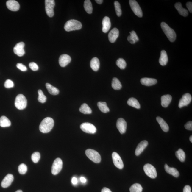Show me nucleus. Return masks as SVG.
Here are the masks:
<instances>
[{
	"mask_svg": "<svg viewBox=\"0 0 192 192\" xmlns=\"http://www.w3.org/2000/svg\"><path fill=\"white\" fill-rule=\"evenodd\" d=\"M101 192H112V191L108 188L104 187L102 189Z\"/></svg>",
	"mask_w": 192,
	"mask_h": 192,
	"instance_id": "obj_50",
	"label": "nucleus"
},
{
	"mask_svg": "<svg viewBox=\"0 0 192 192\" xmlns=\"http://www.w3.org/2000/svg\"><path fill=\"white\" fill-rule=\"evenodd\" d=\"M119 32L118 29L114 28L111 30L108 35L109 41L111 43H114L116 41L117 38L118 37Z\"/></svg>",
	"mask_w": 192,
	"mask_h": 192,
	"instance_id": "obj_19",
	"label": "nucleus"
},
{
	"mask_svg": "<svg viewBox=\"0 0 192 192\" xmlns=\"http://www.w3.org/2000/svg\"><path fill=\"white\" fill-rule=\"evenodd\" d=\"M192 100V96L189 93L183 95L182 98L179 100V107L180 108L189 105Z\"/></svg>",
	"mask_w": 192,
	"mask_h": 192,
	"instance_id": "obj_11",
	"label": "nucleus"
},
{
	"mask_svg": "<svg viewBox=\"0 0 192 192\" xmlns=\"http://www.w3.org/2000/svg\"><path fill=\"white\" fill-rule=\"evenodd\" d=\"M190 141L191 143H192V136H191L190 137Z\"/></svg>",
	"mask_w": 192,
	"mask_h": 192,
	"instance_id": "obj_54",
	"label": "nucleus"
},
{
	"mask_svg": "<svg viewBox=\"0 0 192 192\" xmlns=\"http://www.w3.org/2000/svg\"><path fill=\"white\" fill-rule=\"evenodd\" d=\"M114 6L116 14L118 17L121 16L122 14V10L121 5L119 3L118 1H115L114 2Z\"/></svg>",
	"mask_w": 192,
	"mask_h": 192,
	"instance_id": "obj_39",
	"label": "nucleus"
},
{
	"mask_svg": "<svg viewBox=\"0 0 192 192\" xmlns=\"http://www.w3.org/2000/svg\"><path fill=\"white\" fill-rule=\"evenodd\" d=\"M122 86L121 83L118 78H114L112 82V87L116 90H118L121 88Z\"/></svg>",
	"mask_w": 192,
	"mask_h": 192,
	"instance_id": "obj_35",
	"label": "nucleus"
},
{
	"mask_svg": "<svg viewBox=\"0 0 192 192\" xmlns=\"http://www.w3.org/2000/svg\"><path fill=\"white\" fill-rule=\"evenodd\" d=\"M84 8L85 11L89 14H91L93 12V7L91 2L89 0H86L84 2Z\"/></svg>",
	"mask_w": 192,
	"mask_h": 192,
	"instance_id": "obj_33",
	"label": "nucleus"
},
{
	"mask_svg": "<svg viewBox=\"0 0 192 192\" xmlns=\"http://www.w3.org/2000/svg\"><path fill=\"white\" fill-rule=\"evenodd\" d=\"M116 127L118 131L121 134H124L126 132L127 129V123L123 118H118L117 120Z\"/></svg>",
	"mask_w": 192,
	"mask_h": 192,
	"instance_id": "obj_14",
	"label": "nucleus"
},
{
	"mask_svg": "<svg viewBox=\"0 0 192 192\" xmlns=\"http://www.w3.org/2000/svg\"><path fill=\"white\" fill-rule=\"evenodd\" d=\"M143 188L139 184L136 183L132 185L129 189L130 192H142Z\"/></svg>",
	"mask_w": 192,
	"mask_h": 192,
	"instance_id": "obj_36",
	"label": "nucleus"
},
{
	"mask_svg": "<svg viewBox=\"0 0 192 192\" xmlns=\"http://www.w3.org/2000/svg\"><path fill=\"white\" fill-rule=\"evenodd\" d=\"M7 8L12 11H17L19 10L20 5L18 1L14 0H9L6 3Z\"/></svg>",
	"mask_w": 192,
	"mask_h": 192,
	"instance_id": "obj_15",
	"label": "nucleus"
},
{
	"mask_svg": "<svg viewBox=\"0 0 192 192\" xmlns=\"http://www.w3.org/2000/svg\"><path fill=\"white\" fill-rule=\"evenodd\" d=\"M95 1L98 4H101L103 2V1H102V0H96Z\"/></svg>",
	"mask_w": 192,
	"mask_h": 192,
	"instance_id": "obj_53",
	"label": "nucleus"
},
{
	"mask_svg": "<svg viewBox=\"0 0 192 192\" xmlns=\"http://www.w3.org/2000/svg\"><path fill=\"white\" fill-rule=\"evenodd\" d=\"M80 127L82 131L86 133L94 134L96 132V127L92 124L88 122L82 124Z\"/></svg>",
	"mask_w": 192,
	"mask_h": 192,
	"instance_id": "obj_10",
	"label": "nucleus"
},
{
	"mask_svg": "<svg viewBox=\"0 0 192 192\" xmlns=\"http://www.w3.org/2000/svg\"><path fill=\"white\" fill-rule=\"evenodd\" d=\"M161 27L168 39L171 42H174L176 38V34L174 30L165 22L161 23Z\"/></svg>",
	"mask_w": 192,
	"mask_h": 192,
	"instance_id": "obj_2",
	"label": "nucleus"
},
{
	"mask_svg": "<svg viewBox=\"0 0 192 192\" xmlns=\"http://www.w3.org/2000/svg\"><path fill=\"white\" fill-rule=\"evenodd\" d=\"M71 61V57L67 54L61 55L59 59V63L61 67H64L67 66Z\"/></svg>",
	"mask_w": 192,
	"mask_h": 192,
	"instance_id": "obj_17",
	"label": "nucleus"
},
{
	"mask_svg": "<svg viewBox=\"0 0 192 192\" xmlns=\"http://www.w3.org/2000/svg\"><path fill=\"white\" fill-rule=\"evenodd\" d=\"M183 192H191V187L188 185L185 186L183 189Z\"/></svg>",
	"mask_w": 192,
	"mask_h": 192,
	"instance_id": "obj_48",
	"label": "nucleus"
},
{
	"mask_svg": "<svg viewBox=\"0 0 192 192\" xmlns=\"http://www.w3.org/2000/svg\"><path fill=\"white\" fill-rule=\"evenodd\" d=\"M27 105V100L23 95H18L15 98V105L18 109L23 110L26 107Z\"/></svg>",
	"mask_w": 192,
	"mask_h": 192,
	"instance_id": "obj_4",
	"label": "nucleus"
},
{
	"mask_svg": "<svg viewBox=\"0 0 192 192\" xmlns=\"http://www.w3.org/2000/svg\"><path fill=\"white\" fill-rule=\"evenodd\" d=\"M40 157L41 156L39 152H37L33 153L32 155V159L33 162L34 163H37L40 160Z\"/></svg>",
	"mask_w": 192,
	"mask_h": 192,
	"instance_id": "obj_41",
	"label": "nucleus"
},
{
	"mask_svg": "<svg viewBox=\"0 0 192 192\" xmlns=\"http://www.w3.org/2000/svg\"><path fill=\"white\" fill-rule=\"evenodd\" d=\"M175 7L180 15L183 16L184 17H186L188 15V10L186 9L182 8V4L178 2L175 3Z\"/></svg>",
	"mask_w": 192,
	"mask_h": 192,
	"instance_id": "obj_24",
	"label": "nucleus"
},
{
	"mask_svg": "<svg viewBox=\"0 0 192 192\" xmlns=\"http://www.w3.org/2000/svg\"><path fill=\"white\" fill-rule=\"evenodd\" d=\"M116 65L121 69H124L127 66V63L125 60L122 58H119L117 60L116 62Z\"/></svg>",
	"mask_w": 192,
	"mask_h": 192,
	"instance_id": "obj_38",
	"label": "nucleus"
},
{
	"mask_svg": "<svg viewBox=\"0 0 192 192\" xmlns=\"http://www.w3.org/2000/svg\"><path fill=\"white\" fill-rule=\"evenodd\" d=\"M38 101L42 103H45L46 101V97L44 95L43 91L41 90H38Z\"/></svg>",
	"mask_w": 192,
	"mask_h": 192,
	"instance_id": "obj_37",
	"label": "nucleus"
},
{
	"mask_svg": "<svg viewBox=\"0 0 192 192\" xmlns=\"http://www.w3.org/2000/svg\"><path fill=\"white\" fill-rule=\"evenodd\" d=\"M72 182L73 184L76 185L78 182L77 179L76 178V177H74L73 178L72 180Z\"/></svg>",
	"mask_w": 192,
	"mask_h": 192,
	"instance_id": "obj_51",
	"label": "nucleus"
},
{
	"mask_svg": "<svg viewBox=\"0 0 192 192\" xmlns=\"http://www.w3.org/2000/svg\"><path fill=\"white\" fill-rule=\"evenodd\" d=\"M85 154L90 160L95 163H98L101 162V156L97 152L94 150L90 149L86 150Z\"/></svg>",
	"mask_w": 192,
	"mask_h": 192,
	"instance_id": "obj_5",
	"label": "nucleus"
},
{
	"mask_svg": "<svg viewBox=\"0 0 192 192\" xmlns=\"http://www.w3.org/2000/svg\"><path fill=\"white\" fill-rule=\"evenodd\" d=\"M164 168H165L166 172L172 175L173 176L176 177V178L178 177L180 175V174L178 170L175 169V168L170 167L167 164H166L164 166Z\"/></svg>",
	"mask_w": 192,
	"mask_h": 192,
	"instance_id": "obj_22",
	"label": "nucleus"
},
{
	"mask_svg": "<svg viewBox=\"0 0 192 192\" xmlns=\"http://www.w3.org/2000/svg\"><path fill=\"white\" fill-rule=\"evenodd\" d=\"M11 124L10 121L6 116H3L0 118V126L1 127H8L10 126Z\"/></svg>",
	"mask_w": 192,
	"mask_h": 192,
	"instance_id": "obj_30",
	"label": "nucleus"
},
{
	"mask_svg": "<svg viewBox=\"0 0 192 192\" xmlns=\"http://www.w3.org/2000/svg\"><path fill=\"white\" fill-rule=\"evenodd\" d=\"M13 180V175L9 174L5 177L2 181L1 186L3 188H8L11 185Z\"/></svg>",
	"mask_w": 192,
	"mask_h": 192,
	"instance_id": "obj_16",
	"label": "nucleus"
},
{
	"mask_svg": "<svg viewBox=\"0 0 192 192\" xmlns=\"http://www.w3.org/2000/svg\"><path fill=\"white\" fill-rule=\"evenodd\" d=\"M54 121L52 118L47 117L42 121L39 126V129L41 132L47 133L53 129L54 127Z\"/></svg>",
	"mask_w": 192,
	"mask_h": 192,
	"instance_id": "obj_1",
	"label": "nucleus"
},
{
	"mask_svg": "<svg viewBox=\"0 0 192 192\" xmlns=\"http://www.w3.org/2000/svg\"><path fill=\"white\" fill-rule=\"evenodd\" d=\"M82 24L80 21L76 20L71 19L65 23L64 29L67 32L79 30L82 28Z\"/></svg>",
	"mask_w": 192,
	"mask_h": 192,
	"instance_id": "obj_3",
	"label": "nucleus"
},
{
	"mask_svg": "<svg viewBox=\"0 0 192 192\" xmlns=\"http://www.w3.org/2000/svg\"><path fill=\"white\" fill-rule=\"evenodd\" d=\"M4 86L7 88H12L14 87V84L12 80L7 79L4 83Z\"/></svg>",
	"mask_w": 192,
	"mask_h": 192,
	"instance_id": "obj_42",
	"label": "nucleus"
},
{
	"mask_svg": "<svg viewBox=\"0 0 192 192\" xmlns=\"http://www.w3.org/2000/svg\"><path fill=\"white\" fill-rule=\"evenodd\" d=\"M143 169L146 174L151 178L154 179L157 177V172L154 166L149 164L144 166Z\"/></svg>",
	"mask_w": 192,
	"mask_h": 192,
	"instance_id": "obj_8",
	"label": "nucleus"
},
{
	"mask_svg": "<svg viewBox=\"0 0 192 192\" xmlns=\"http://www.w3.org/2000/svg\"><path fill=\"white\" fill-rule=\"evenodd\" d=\"M15 192H23V191H21V190H18V191H16Z\"/></svg>",
	"mask_w": 192,
	"mask_h": 192,
	"instance_id": "obj_55",
	"label": "nucleus"
},
{
	"mask_svg": "<svg viewBox=\"0 0 192 192\" xmlns=\"http://www.w3.org/2000/svg\"><path fill=\"white\" fill-rule=\"evenodd\" d=\"M46 86L49 92L51 95H57L59 93V90L55 87L53 86L51 84L47 83L46 84Z\"/></svg>",
	"mask_w": 192,
	"mask_h": 192,
	"instance_id": "obj_28",
	"label": "nucleus"
},
{
	"mask_svg": "<svg viewBox=\"0 0 192 192\" xmlns=\"http://www.w3.org/2000/svg\"><path fill=\"white\" fill-rule=\"evenodd\" d=\"M177 158L181 162H184L185 160L186 155L185 153L182 149H179L175 153Z\"/></svg>",
	"mask_w": 192,
	"mask_h": 192,
	"instance_id": "obj_34",
	"label": "nucleus"
},
{
	"mask_svg": "<svg viewBox=\"0 0 192 192\" xmlns=\"http://www.w3.org/2000/svg\"><path fill=\"white\" fill-rule=\"evenodd\" d=\"M16 67H17L21 71H23V72H25V71H26L27 70L26 67L21 63H18L16 65Z\"/></svg>",
	"mask_w": 192,
	"mask_h": 192,
	"instance_id": "obj_45",
	"label": "nucleus"
},
{
	"mask_svg": "<svg viewBox=\"0 0 192 192\" xmlns=\"http://www.w3.org/2000/svg\"><path fill=\"white\" fill-rule=\"evenodd\" d=\"M29 66L32 70L33 71H36L38 70V68L37 64L34 62H32L29 64Z\"/></svg>",
	"mask_w": 192,
	"mask_h": 192,
	"instance_id": "obj_43",
	"label": "nucleus"
},
{
	"mask_svg": "<svg viewBox=\"0 0 192 192\" xmlns=\"http://www.w3.org/2000/svg\"><path fill=\"white\" fill-rule=\"evenodd\" d=\"M128 105L131 106L135 108L139 109L140 108V105L139 102L136 99L134 98H130L127 102Z\"/></svg>",
	"mask_w": 192,
	"mask_h": 192,
	"instance_id": "obj_29",
	"label": "nucleus"
},
{
	"mask_svg": "<svg viewBox=\"0 0 192 192\" xmlns=\"http://www.w3.org/2000/svg\"><path fill=\"white\" fill-rule=\"evenodd\" d=\"M129 4L135 14L138 17H142L143 16L142 10L137 1L135 0H130Z\"/></svg>",
	"mask_w": 192,
	"mask_h": 192,
	"instance_id": "obj_9",
	"label": "nucleus"
},
{
	"mask_svg": "<svg viewBox=\"0 0 192 192\" xmlns=\"http://www.w3.org/2000/svg\"><path fill=\"white\" fill-rule=\"evenodd\" d=\"M98 107L100 110L103 113H107L110 111V109L108 107L107 104L105 102H99L97 104Z\"/></svg>",
	"mask_w": 192,
	"mask_h": 192,
	"instance_id": "obj_32",
	"label": "nucleus"
},
{
	"mask_svg": "<svg viewBox=\"0 0 192 192\" xmlns=\"http://www.w3.org/2000/svg\"><path fill=\"white\" fill-rule=\"evenodd\" d=\"M127 39L128 41H129V43L131 44H134L136 43L135 40L131 37L130 36H128Z\"/></svg>",
	"mask_w": 192,
	"mask_h": 192,
	"instance_id": "obj_49",
	"label": "nucleus"
},
{
	"mask_svg": "<svg viewBox=\"0 0 192 192\" xmlns=\"http://www.w3.org/2000/svg\"><path fill=\"white\" fill-rule=\"evenodd\" d=\"M102 31L104 33H107L110 29L111 23L109 18L105 16L104 18L102 21Z\"/></svg>",
	"mask_w": 192,
	"mask_h": 192,
	"instance_id": "obj_20",
	"label": "nucleus"
},
{
	"mask_svg": "<svg viewBox=\"0 0 192 192\" xmlns=\"http://www.w3.org/2000/svg\"><path fill=\"white\" fill-rule=\"evenodd\" d=\"M186 7L189 10V11L192 13V3L191 2H188L186 3Z\"/></svg>",
	"mask_w": 192,
	"mask_h": 192,
	"instance_id": "obj_47",
	"label": "nucleus"
},
{
	"mask_svg": "<svg viewBox=\"0 0 192 192\" xmlns=\"http://www.w3.org/2000/svg\"><path fill=\"white\" fill-rule=\"evenodd\" d=\"M27 170V166L24 164H20L18 167V171L21 174H24L26 173Z\"/></svg>",
	"mask_w": 192,
	"mask_h": 192,
	"instance_id": "obj_40",
	"label": "nucleus"
},
{
	"mask_svg": "<svg viewBox=\"0 0 192 192\" xmlns=\"http://www.w3.org/2000/svg\"><path fill=\"white\" fill-rule=\"evenodd\" d=\"M157 122L160 124L162 130L165 132H167L169 131V127L168 124L163 119L160 117H157L156 118Z\"/></svg>",
	"mask_w": 192,
	"mask_h": 192,
	"instance_id": "obj_25",
	"label": "nucleus"
},
{
	"mask_svg": "<svg viewBox=\"0 0 192 192\" xmlns=\"http://www.w3.org/2000/svg\"><path fill=\"white\" fill-rule=\"evenodd\" d=\"M161 105L164 107H168L171 103L172 100V97L171 95L167 94L164 95L161 97Z\"/></svg>",
	"mask_w": 192,
	"mask_h": 192,
	"instance_id": "obj_23",
	"label": "nucleus"
},
{
	"mask_svg": "<svg viewBox=\"0 0 192 192\" xmlns=\"http://www.w3.org/2000/svg\"><path fill=\"white\" fill-rule=\"evenodd\" d=\"M148 142L147 141L144 140L142 141L139 144H138L136 148V151H135V154L136 156H138L145 149L148 145Z\"/></svg>",
	"mask_w": 192,
	"mask_h": 192,
	"instance_id": "obj_18",
	"label": "nucleus"
},
{
	"mask_svg": "<svg viewBox=\"0 0 192 192\" xmlns=\"http://www.w3.org/2000/svg\"><path fill=\"white\" fill-rule=\"evenodd\" d=\"M79 110L80 112L84 114H89L92 113V110H91L90 108L87 104L85 103H84L80 107Z\"/></svg>",
	"mask_w": 192,
	"mask_h": 192,
	"instance_id": "obj_31",
	"label": "nucleus"
},
{
	"mask_svg": "<svg viewBox=\"0 0 192 192\" xmlns=\"http://www.w3.org/2000/svg\"><path fill=\"white\" fill-rule=\"evenodd\" d=\"M24 47L25 43L23 42L16 44L13 49L14 54L18 56H23L25 54Z\"/></svg>",
	"mask_w": 192,
	"mask_h": 192,
	"instance_id": "obj_13",
	"label": "nucleus"
},
{
	"mask_svg": "<svg viewBox=\"0 0 192 192\" xmlns=\"http://www.w3.org/2000/svg\"><path fill=\"white\" fill-rule=\"evenodd\" d=\"M80 180L81 181V182L83 183H85L87 181L86 179L83 177H81V178H80Z\"/></svg>",
	"mask_w": 192,
	"mask_h": 192,
	"instance_id": "obj_52",
	"label": "nucleus"
},
{
	"mask_svg": "<svg viewBox=\"0 0 192 192\" xmlns=\"http://www.w3.org/2000/svg\"><path fill=\"white\" fill-rule=\"evenodd\" d=\"M112 158L113 163L115 166L118 169H123L124 163L118 153L114 152L112 153Z\"/></svg>",
	"mask_w": 192,
	"mask_h": 192,
	"instance_id": "obj_12",
	"label": "nucleus"
},
{
	"mask_svg": "<svg viewBox=\"0 0 192 192\" xmlns=\"http://www.w3.org/2000/svg\"><path fill=\"white\" fill-rule=\"evenodd\" d=\"M185 127L186 129L192 131V122L189 121L186 123L185 125Z\"/></svg>",
	"mask_w": 192,
	"mask_h": 192,
	"instance_id": "obj_46",
	"label": "nucleus"
},
{
	"mask_svg": "<svg viewBox=\"0 0 192 192\" xmlns=\"http://www.w3.org/2000/svg\"><path fill=\"white\" fill-rule=\"evenodd\" d=\"M63 162L61 159L57 158L54 160L53 163L51 172L53 175H56L58 174L61 171L63 168Z\"/></svg>",
	"mask_w": 192,
	"mask_h": 192,
	"instance_id": "obj_7",
	"label": "nucleus"
},
{
	"mask_svg": "<svg viewBox=\"0 0 192 192\" xmlns=\"http://www.w3.org/2000/svg\"><path fill=\"white\" fill-rule=\"evenodd\" d=\"M141 83L142 85L146 86H150L155 85L157 83V81L154 78H144L141 79Z\"/></svg>",
	"mask_w": 192,
	"mask_h": 192,
	"instance_id": "obj_21",
	"label": "nucleus"
},
{
	"mask_svg": "<svg viewBox=\"0 0 192 192\" xmlns=\"http://www.w3.org/2000/svg\"><path fill=\"white\" fill-rule=\"evenodd\" d=\"M54 0H45V10L49 17H52L54 16V8L55 6Z\"/></svg>",
	"mask_w": 192,
	"mask_h": 192,
	"instance_id": "obj_6",
	"label": "nucleus"
},
{
	"mask_svg": "<svg viewBox=\"0 0 192 192\" xmlns=\"http://www.w3.org/2000/svg\"><path fill=\"white\" fill-rule=\"evenodd\" d=\"M130 36L134 40L135 42H137L138 41L139 38L138 36H137L136 32L134 31H132L131 32H130Z\"/></svg>",
	"mask_w": 192,
	"mask_h": 192,
	"instance_id": "obj_44",
	"label": "nucleus"
},
{
	"mask_svg": "<svg viewBox=\"0 0 192 192\" xmlns=\"http://www.w3.org/2000/svg\"><path fill=\"white\" fill-rule=\"evenodd\" d=\"M168 61L167 54L165 51L162 50L160 53V56L159 59V63L161 65H165Z\"/></svg>",
	"mask_w": 192,
	"mask_h": 192,
	"instance_id": "obj_27",
	"label": "nucleus"
},
{
	"mask_svg": "<svg viewBox=\"0 0 192 192\" xmlns=\"http://www.w3.org/2000/svg\"><path fill=\"white\" fill-rule=\"evenodd\" d=\"M90 66L91 68L94 71H97L100 67V62L98 58L94 57L91 60L90 63Z\"/></svg>",
	"mask_w": 192,
	"mask_h": 192,
	"instance_id": "obj_26",
	"label": "nucleus"
}]
</instances>
